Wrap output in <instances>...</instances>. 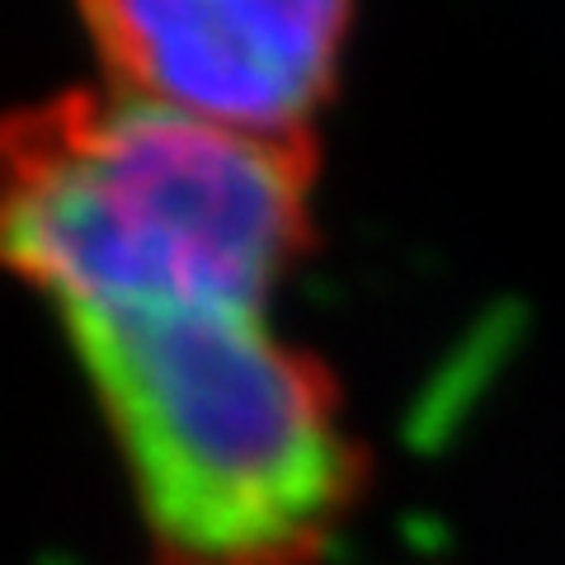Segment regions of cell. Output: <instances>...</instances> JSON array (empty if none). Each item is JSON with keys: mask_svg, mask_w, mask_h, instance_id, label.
<instances>
[{"mask_svg": "<svg viewBox=\"0 0 565 565\" xmlns=\"http://www.w3.org/2000/svg\"><path fill=\"white\" fill-rule=\"evenodd\" d=\"M311 141L71 90L0 118V269L62 311L259 307L311 241Z\"/></svg>", "mask_w": 565, "mask_h": 565, "instance_id": "cell-1", "label": "cell"}, {"mask_svg": "<svg viewBox=\"0 0 565 565\" xmlns=\"http://www.w3.org/2000/svg\"><path fill=\"white\" fill-rule=\"evenodd\" d=\"M161 552L174 565H302L349 514L363 457L334 382L259 307L62 311Z\"/></svg>", "mask_w": 565, "mask_h": 565, "instance_id": "cell-2", "label": "cell"}, {"mask_svg": "<svg viewBox=\"0 0 565 565\" xmlns=\"http://www.w3.org/2000/svg\"><path fill=\"white\" fill-rule=\"evenodd\" d=\"M118 90L259 137H307L349 0H76Z\"/></svg>", "mask_w": 565, "mask_h": 565, "instance_id": "cell-3", "label": "cell"}]
</instances>
